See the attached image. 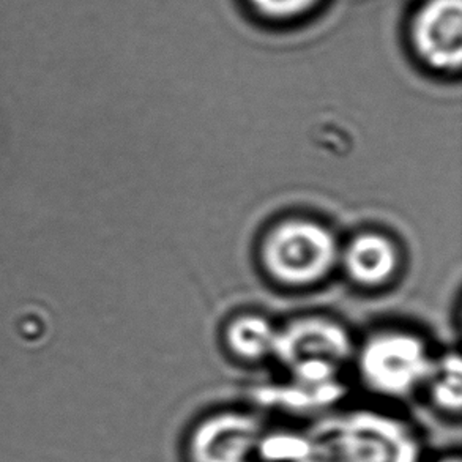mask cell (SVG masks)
Listing matches in <instances>:
<instances>
[{
    "mask_svg": "<svg viewBox=\"0 0 462 462\" xmlns=\"http://www.w3.org/2000/svg\"><path fill=\"white\" fill-rule=\"evenodd\" d=\"M413 56L439 75H457L462 65V0H420L407 24Z\"/></svg>",
    "mask_w": 462,
    "mask_h": 462,
    "instance_id": "5",
    "label": "cell"
},
{
    "mask_svg": "<svg viewBox=\"0 0 462 462\" xmlns=\"http://www.w3.org/2000/svg\"><path fill=\"white\" fill-rule=\"evenodd\" d=\"M428 462H462V457L457 451H447V453H442V455H439L438 457H434V459Z\"/></svg>",
    "mask_w": 462,
    "mask_h": 462,
    "instance_id": "11",
    "label": "cell"
},
{
    "mask_svg": "<svg viewBox=\"0 0 462 462\" xmlns=\"http://www.w3.org/2000/svg\"><path fill=\"white\" fill-rule=\"evenodd\" d=\"M253 14L273 24H288L307 18L325 0H244Z\"/></svg>",
    "mask_w": 462,
    "mask_h": 462,
    "instance_id": "10",
    "label": "cell"
},
{
    "mask_svg": "<svg viewBox=\"0 0 462 462\" xmlns=\"http://www.w3.org/2000/svg\"><path fill=\"white\" fill-rule=\"evenodd\" d=\"M267 428V421L254 409H217L189 426L181 457L183 462H259Z\"/></svg>",
    "mask_w": 462,
    "mask_h": 462,
    "instance_id": "4",
    "label": "cell"
},
{
    "mask_svg": "<svg viewBox=\"0 0 462 462\" xmlns=\"http://www.w3.org/2000/svg\"><path fill=\"white\" fill-rule=\"evenodd\" d=\"M303 432V462H425L419 430L381 407H337Z\"/></svg>",
    "mask_w": 462,
    "mask_h": 462,
    "instance_id": "1",
    "label": "cell"
},
{
    "mask_svg": "<svg viewBox=\"0 0 462 462\" xmlns=\"http://www.w3.org/2000/svg\"><path fill=\"white\" fill-rule=\"evenodd\" d=\"M428 404L448 421H459L462 412V365L457 352L436 360L432 374L423 388Z\"/></svg>",
    "mask_w": 462,
    "mask_h": 462,
    "instance_id": "9",
    "label": "cell"
},
{
    "mask_svg": "<svg viewBox=\"0 0 462 462\" xmlns=\"http://www.w3.org/2000/svg\"><path fill=\"white\" fill-rule=\"evenodd\" d=\"M352 354L347 331L325 318H301L278 328L273 358L288 369L299 363L322 362L343 366Z\"/></svg>",
    "mask_w": 462,
    "mask_h": 462,
    "instance_id": "6",
    "label": "cell"
},
{
    "mask_svg": "<svg viewBox=\"0 0 462 462\" xmlns=\"http://www.w3.org/2000/svg\"><path fill=\"white\" fill-rule=\"evenodd\" d=\"M436 360L415 333L379 331L363 344L356 371L363 387L375 398L404 402L423 393Z\"/></svg>",
    "mask_w": 462,
    "mask_h": 462,
    "instance_id": "2",
    "label": "cell"
},
{
    "mask_svg": "<svg viewBox=\"0 0 462 462\" xmlns=\"http://www.w3.org/2000/svg\"><path fill=\"white\" fill-rule=\"evenodd\" d=\"M400 250L381 232H363L341 250L339 263L352 282L365 289H375L392 282L400 269Z\"/></svg>",
    "mask_w": 462,
    "mask_h": 462,
    "instance_id": "7",
    "label": "cell"
},
{
    "mask_svg": "<svg viewBox=\"0 0 462 462\" xmlns=\"http://www.w3.org/2000/svg\"><path fill=\"white\" fill-rule=\"evenodd\" d=\"M278 328L270 320L246 314L234 319L226 331V343L232 354L248 363H259L273 358Z\"/></svg>",
    "mask_w": 462,
    "mask_h": 462,
    "instance_id": "8",
    "label": "cell"
},
{
    "mask_svg": "<svg viewBox=\"0 0 462 462\" xmlns=\"http://www.w3.org/2000/svg\"><path fill=\"white\" fill-rule=\"evenodd\" d=\"M341 248L327 226L307 218L284 219L263 240L261 261L276 282L308 288L330 275Z\"/></svg>",
    "mask_w": 462,
    "mask_h": 462,
    "instance_id": "3",
    "label": "cell"
}]
</instances>
